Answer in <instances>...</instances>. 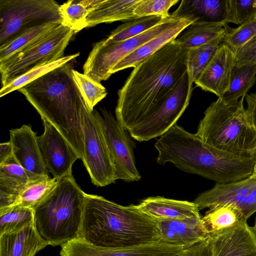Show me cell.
Segmentation results:
<instances>
[{
  "label": "cell",
  "instance_id": "40",
  "mask_svg": "<svg viewBox=\"0 0 256 256\" xmlns=\"http://www.w3.org/2000/svg\"><path fill=\"white\" fill-rule=\"evenodd\" d=\"M181 256H211L208 238L184 250Z\"/></svg>",
  "mask_w": 256,
  "mask_h": 256
},
{
  "label": "cell",
  "instance_id": "45",
  "mask_svg": "<svg viewBox=\"0 0 256 256\" xmlns=\"http://www.w3.org/2000/svg\"><path fill=\"white\" fill-rule=\"evenodd\" d=\"M252 228L255 234V235L256 236V220H255L254 224V226L252 227Z\"/></svg>",
  "mask_w": 256,
  "mask_h": 256
},
{
  "label": "cell",
  "instance_id": "38",
  "mask_svg": "<svg viewBox=\"0 0 256 256\" xmlns=\"http://www.w3.org/2000/svg\"><path fill=\"white\" fill-rule=\"evenodd\" d=\"M239 24L242 25L254 19L256 0H233Z\"/></svg>",
  "mask_w": 256,
  "mask_h": 256
},
{
  "label": "cell",
  "instance_id": "8",
  "mask_svg": "<svg viewBox=\"0 0 256 256\" xmlns=\"http://www.w3.org/2000/svg\"><path fill=\"white\" fill-rule=\"evenodd\" d=\"M74 34L72 29L61 24L40 41L0 63L1 88L31 70L64 56Z\"/></svg>",
  "mask_w": 256,
  "mask_h": 256
},
{
  "label": "cell",
  "instance_id": "19",
  "mask_svg": "<svg viewBox=\"0 0 256 256\" xmlns=\"http://www.w3.org/2000/svg\"><path fill=\"white\" fill-rule=\"evenodd\" d=\"M160 240L188 249L208 238L202 218L184 220H157Z\"/></svg>",
  "mask_w": 256,
  "mask_h": 256
},
{
  "label": "cell",
  "instance_id": "37",
  "mask_svg": "<svg viewBox=\"0 0 256 256\" xmlns=\"http://www.w3.org/2000/svg\"><path fill=\"white\" fill-rule=\"evenodd\" d=\"M178 0H140L134 10L138 18L150 16H160L166 18L170 16L168 11L176 4Z\"/></svg>",
  "mask_w": 256,
  "mask_h": 256
},
{
  "label": "cell",
  "instance_id": "29",
  "mask_svg": "<svg viewBox=\"0 0 256 256\" xmlns=\"http://www.w3.org/2000/svg\"><path fill=\"white\" fill-rule=\"evenodd\" d=\"M58 181V180L54 177L50 178L49 175L30 180L13 206L26 207L34 210L48 196Z\"/></svg>",
  "mask_w": 256,
  "mask_h": 256
},
{
  "label": "cell",
  "instance_id": "24",
  "mask_svg": "<svg viewBox=\"0 0 256 256\" xmlns=\"http://www.w3.org/2000/svg\"><path fill=\"white\" fill-rule=\"evenodd\" d=\"M140 0H104L87 16V27L104 22L132 20L138 18L134 10Z\"/></svg>",
  "mask_w": 256,
  "mask_h": 256
},
{
  "label": "cell",
  "instance_id": "6",
  "mask_svg": "<svg viewBox=\"0 0 256 256\" xmlns=\"http://www.w3.org/2000/svg\"><path fill=\"white\" fill-rule=\"evenodd\" d=\"M244 96L228 105L220 98L204 112L196 135L214 147L250 158L256 148V130L244 106Z\"/></svg>",
  "mask_w": 256,
  "mask_h": 256
},
{
  "label": "cell",
  "instance_id": "20",
  "mask_svg": "<svg viewBox=\"0 0 256 256\" xmlns=\"http://www.w3.org/2000/svg\"><path fill=\"white\" fill-rule=\"evenodd\" d=\"M138 206L155 220L201 218L200 210L194 202L152 196L142 200Z\"/></svg>",
  "mask_w": 256,
  "mask_h": 256
},
{
  "label": "cell",
  "instance_id": "12",
  "mask_svg": "<svg viewBox=\"0 0 256 256\" xmlns=\"http://www.w3.org/2000/svg\"><path fill=\"white\" fill-rule=\"evenodd\" d=\"M194 202L199 210L229 204L238 208L247 220L256 212V176L216 184L200 194Z\"/></svg>",
  "mask_w": 256,
  "mask_h": 256
},
{
  "label": "cell",
  "instance_id": "44",
  "mask_svg": "<svg viewBox=\"0 0 256 256\" xmlns=\"http://www.w3.org/2000/svg\"><path fill=\"white\" fill-rule=\"evenodd\" d=\"M251 176H256V162L254 163V166L253 171Z\"/></svg>",
  "mask_w": 256,
  "mask_h": 256
},
{
  "label": "cell",
  "instance_id": "2",
  "mask_svg": "<svg viewBox=\"0 0 256 256\" xmlns=\"http://www.w3.org/2000/svg\"><path fill=\"white\" fill-rule=\"evenodd\" d=\"M157 162H170L178 169L225 184L242 180L252 173L254 160L206 143L196 134L174 124L154 144Z\"/></svg>",
  "mask_w": 256,
  "mask_h": 256
},
{
  "label": "cell",
  "instance_id": "25",
  "mask_svg": "<svg viewBox=\"0 0 256 256\" xmlns=\"http://www.w3.org/2000/svg\"><path fill=\"white\" fill-rule=\"evenodd\" d=\"M228 26L222 23L194 22L174 40L183 48L189 50L224 35Z\"/></svg>",
  "mask_w": 256,
  "mask_h": 256
},
{
  "label": "cell",
  "instance_id": "16",
  "mask_svg": "<svg viewBox=\"0 0 256 256\" xmlns=\"http://www.w3.org/2000/svg\"><path fill=\"white\" fill-rule=\"evenodd\" d=\"M194 22L239 24L233 0H182L170 14Z\"/></svg>",
  "mask_w": 256,
  "mask_h": 256
},
{
  "label": "cell",
  "instance_id": "33",
  "mask_svg": "<svg viewBox=\"0 0 256 256\" xmlns=\"http://www.w3.org/2000/svg\"><path fill=\"white\" fill-rule=\"evenodd\" d=\"M164 18L160 16H150L130 20L119 26L102 41L108 44L134 37L156 26Z\"/></svg>",
  "mask_w": 256,
  "mask_h": 256
},
{
  "label": "cell",
  "instance_id": "23",
  "mask_svg": "<svg viewBox=\"0 0 256 256\" xmlns=\"http://www.w3.org/2000/svg\"><path fill=\"white\" fill-rule=\"evenodd\" d=\"M32 180L13 155L0 164V210L13 206Z\"/></svg>",
  "mask_w": 256,
  "mask_h": 256
},
{
  "label": "cell",
  "instance_id": "11",
  "mask_svg": "<svg viewBox=\"0 0 256 256\" xmlns=\"http://www.w3.org/2000/svg\"><path fill=\"white\" fill-rule=\"evenodd\" d=\"M102 116H96L105 136L116 170V179L126 182L138 181L141 178L136 166L134 144L112 114L106 110Z\"/></svg>",
  "mask_w": 256,
  "mask_h": 256
},
{
  "label": "cell",
  "instance_id": "34",
  "mask_svg": "<svg viewBox=\"0 0 256 256\" xmlns=\"http://www.w3.org/2000/svg\"><path fill=\"white\" fill-rule=\"evenodd\" d=\"M72 74L87 107L93 112L94 106L107 95L106 88L100 82L74 69Z\"/></svg>",
  "mask_w": 256,
  "mask_h": 256
},
{
  "label": "cell",
  "instance_id": "39",
  "mask_svg": "<svg viewBox=\"0 0 256 256\" xmlns=\"http://www.w3.org/2000/svg\"><path fill=\"white\" fill-rule=\"evenodd\" d=\"M236 54V66L256 64V36L238 50Z\"/></svg>",
  "mask_w": 256,
  "mask_h": 256
},
{
  "label": "cell",
  "instance_id": "31",
  "mask_svg": "<svg viewBox=\"0 0 256 256\" xmlns=\"http://www.w3.org/2000/svg\"><path fill=\"white\" fill-rule=\"evenodd\" d=\"M34 223L32 208L13 206L0 210V236L16 232Z\"/></svg>",
  "mask_w": 256,
  "mask_h": 256
},
{
  "label": "cell",
  "instance_id": "4",
  "mask_svg": "<svg viewBox=\"0 0 256 256\" xmlns=\"http://www.w3.org/2000/svg\"><path fill=\"white\" fill-rule=\"evenodd\" d=\"M94 245L126 247L160 240L158 222L138 205L122 206L85 193L78 237Z\"/></svg>",
  "mask_w": 256,
  "mask_h": 256
},
{
  "label": "cell",
  "instance_id": "27",
  "mask_svg": "<svg viewBox=\"0 0 256 256\" xmlns=\"http://www.w3.org/2000/svg\"><path fill=\"white\" fill-rule=\"evenodd\" d=\"M60 24L52 22L34 27L0 46V63L40 41Z\"/></svg>",
  "mask_w": 256,
  "mask_h": 256
},
{
  "label": "cell",
  "instance_id": "35",
  "mask_svg": "<svg viewBox=\"0 0 256 256\" xmlns=\"http://www.w3.org/2000/svg\"><path fill=\"white\" fill-rule=\"evenodd\" d=\"M79 55L80 53L78 52L77 54L64 56L56 61L31 70L16 78L6 86L1 88L0 90V97L4 96L15 90H19L22 87L32 82L34 80L37 79L42 75L73 60Z\"/></svg>",
  "mask_w": 256,
  "mask_h": 256
},
{
  "label": "cell",
  "instance_id": "30",
  "mask_svg": "<svg viewBox=\"0 0 256 256\" xmlns=\"http://www.w3.org/2000/svg\"><path fill=\"white\" fill-rule=\"evenodd\" d=\"M243 220H247L242 212L229 204L212 207L202 218L203 226L208 234L233 226Z\"/></svg>",
  "mask_w": 256,
  "mask_h": 256
},
{
  "label": "cell",
  "instance_id": "7",
  "mask_svg": "<svg viewBox=\"0 0 256 256\" xmlns=\"http://www.w3.org/2000/svg\"><path fill=\"white\" fill-rule=\"evenodd\" d=\"M60 8L54 0H0V46L34 27L62 24Z\"/></svg>",
  "mask_w": 256,
  "mask_h": 256
},
{
  "label": "cell",
  "instance_id": "3",
  "mask_svg": "<svg viewBox=\"0 0 256 256\" xmlns=\"http://www.w3.org/2000/svg\"><path fill=\"white\" fill-rule=\"evenodd\" d=\"M72 69L68 62L18 90L34 107L42 120L48 122L58 130L82 160L84 117L89 109L73 78Z\"/></svg>",
  "mask_w": 256,
  "mask_h": 256
},
{
  "label": "cell",
  "instance_id": "1",
  "mask_svg": "<svg viewBox=\"0 0 256 256\" xmlns=\"http://www.w3.org/2000/svg\"><path fill=\"white\" fill-rule=\"evenodd\" d=\"M187 54L171 41L134 67L118 90L116 120L136 140L142 142L152 118L187 72Z\"/></svg>",
  "mask_w": 256,
  "mask_h": 256
},
{
  "label": "cell",
  "instance_id": "15",
  "mask_svg": "<svg viewBox=\"0 0 256 256\" xmlns=\"http://www.w3.org/2000/svg\"><path fill=\"white\" fill-rule=\"evenodd\" d=\"M211 256H256V236L246 220L208 234Z\"/></svg>",
  "mask_w": 256,
  "mask_h": 256
},
{
  "label": "cell",
  "instance_id": "36",
  "mask_svg": "<svg viewBox=\"0 0 256 256\" xmlns=\"http://www.w3.org/2000/svg\"><path fill=\"white\" fill-rule=\"evenodd\" d=\"M256 36V18L233 28L228 27L222 42L235 54L246 42Z\"/></svg>",
  "mask_w": 256,
  "mask_h": 256
},
{
  "label": "cell",
  "instance_id": "26",
  "mask_svg": "<svg viewBox=\"0 0 256 256\" xmlns=\"http://www.w3.org/2000/svg\"><path fill=\"white\" fill-rule=\"evenodd\" d=\"M256 75V64L234 66L231 72L229 86L220 98L226 104H236L254 85Z\"/></svg>",
  "mask_w": 256,
  "mask_h": 256
},
{
  "label": "cell",
  "instance_id": "41",
  "mask_svg": "<svg viewBox=\"0 0 256 256\" xmlns=\"http://www.w3.org/2000/svg\"><path fill=\"white\" fill-rule=\"evenodd\" d=\"M244 98L247 104V114L256 130V92L246 94Z\"/></svg>",
  "mask_w": 256,
  "mask_h": 256
},
{
  "label": "cell",
  "instance_id": "43",
  "mask_svg": "<svg viewBox=\"0 0 256 256\" xmlns=\"http://www.w3.org/2000/svg\"><path fill=\"white\" fill-rule=\"evenodd\" d=\"M250 158H252L256 162V148H255L250 153Z\"/></svg>",
  "mask_w": 256,
  "mask_h": 256
},
{
  "label": "cell",
  "instance_id": "32",
  "mask_svg": "<svg viewBox=\"0 0 256 256\" xmlns=\"http://www.w3.org/2000/svg\"><path fill=\"white\" fill-rule=\"evenodd\" d=\"M224 34L188 50L187 72L193 83L198 78L218 46L222 42Z\"/></svg>",
  "mask_w": 256,
  "mask_h": 256
},
{
  "label": "cell",
  "instance_id": "42",
  "mask_svg": "<svg viewBox=\"0 0 256 256\" xmlns=\"http://www.w3.org/2000/svg\"><path fill=\"white\" fill-rule=\"evenodd\" d=\"M12 156V148L10 142L0 144V164Z\"/></svg>",
  "mask_w": 256,
  "mask_h": 256
},
{
  "label": "cell",
  "instance_id": "22",
  "mask_svg": "<svg viewBox=\"0 0 256 256\" xmlns=\"http://www.w3.org/2000/svg\"><path fill=\"white\" fill-rule=\"evenodd\" d=\"M49 243L34 223L16 232L0 236V256H35Z\"/></svg>",
  "mask_w": 256,
  "mask_h": 256
},
{
  "label": "cell",
  "instance_id": "28",
  "mask_svg": "<svg viewBox=\"0 0 256 256\" xmlns=\"http://www.w3.org/2000/svg\"><path fill=\"white\" fill-rule=\"evenodd\" d=\"M104 0H70L60 5L62 24L72 29L74 34L86 28L88 14Z\"/></svg>",
  "mask_w": 256,
  "mask_h": 256
},
{
  "label": "cell",
  "instance_id": "46",
  "mask_svg": "<svg viewBox=\"0 0 256 256\" xmlns=\"http://www.w3.org/2000/svg\"><path fill=\"white\" fill-rule=\"evenodd\" d=\"M256 16H255V18H254V19H256Z\"/></svg>",
  "mask_w": 256,
  "mask_h": 256
},
{
  "label": "cell",
  "instance_id": "10",
  "mask_svg": "<svg viewBox=\"0 0 256 256\" xmlns=\"http://www.w3.org/2000/svg\"><path fill=\"white\" fill-rule=\"evenodd\" d=\"M96 112L88 110L84 115L82 161L92 182L105 186L116 180V170Z\"/></svg>",
  "mask_w": 256,
  "mask_h": 256
},
{
  "label": "cell",
  "instance_id": "13",
  "mask_svg": "<svg viewBox=\"0 0 256 256\" xmlns=\"http://www.w3.org/2000/svg\"><path fill=\"white\" fill-rule=\"evenodd\" d=\"M60 256H181L182 247L161 240L126 247L96 246L76 238L61 246Z\"/></svg>",
  "mask_w": 256,
  "mask_h": 256
},
{
  "label": "cell",
  "instance_id": "17",
  "mask_svg": "<svg viewBox=\"0 0 256 256\" xmlns=\"http://www.w3.org/2000/svg\"><path fill=\"white\" fill-rule=\"evenodd\" d=\"M12 155L31 179L48 175L39 148L38 136L30 125L10 131Z\"/></svg>",
  "mask_w": 256,
  "mask_h": 256
},
{
  "label": "cell",
  "instance_id": "9",
  "mask_svg": "<svg viewBox=\"0 0 256 256\" xmlns=\"http://www.w3.org/2000/svg\"><path fill=\"white\" fill-rule=\"evenodd\" d=\"M178 18L170 14L156 26L134 37L120 42L96 43L84 66V74L100 82L112 75L113 68L124 58L172 24Z\"/></svg>",
  "mask_w": 256,
  "mask_h": 256
},
{
  "label": "cell",
  "instance_id": "5",
  "mask_svg": "<svg viewBox=\"0 0 256 256\" xmlns=\"http://www.w3.org/2000/svg\"><path fill=\"white\" fill-rule=\"evenodd\" d=\"M84 196L71 174L58 180L48 196L34 209L37 230L49 245L62 246L78 237Z\"/></svg>",
  "mask_w": 256,
  "mask_h": 256
},
{
  "label": "cell",
  "instance_id": "18",
  "mask_svg": "<svg viewBox=\"0 0 256 256\" xmlns=\"http://www.w3.org/2000/svg\"><path fill=\"white\" fill-rule=\"evenodd\" d=\"M235 53L222 42L194 82L196 86L220 98L228 90L236 65Z\"/></svg>",
  "mask_w": 256,
  "mask_h": 256
},
{
  "label": "cell",
  "instance_id": "21",
  "mask_svg": "<svg viewBox=\"0 0 256 256\" xmlns=\"http://www.w3.org/2000/svg\"><path fill=\"white\" fill-rule=\"evenodd\" d=\"M193 22L188 18H178L122 60L112 70L111 74L129 68H134L163 46L175 40Z\"/></svg>",
  "mask_w": 256,
  "mask_h": 256
},
{
  "label": "cell",
  "instance_id": "14",
  "mask_svg": "<svg viewBox=\"0 0 256 256\" xmlns=\"http://www.w3.org/2000/svg\"><path fill=\"white\" fill-rule=\"evenodd\" d=\"M42 121L44 132L38 142L48 172L57 180L72 174V165L79 156L54 126Z\"/></svg>",
  "mask_w": 256,
  "mask_h": 256
}]
</instances>
